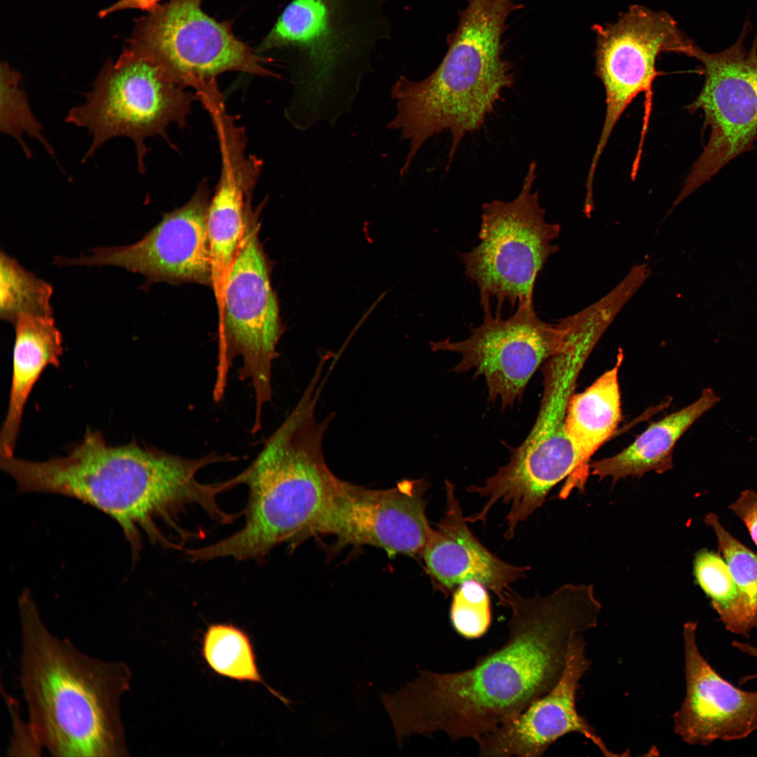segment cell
<instances>
[{
  "label": "cell",
  "mask_w": 757,
  "mask_h": 757,
  "mask_svg": "<svg viewBox=\"0 0 757 757\" xmlns=\"http://www.w3.org/2000/svg\"><path fill=\"white\" fill-rule=\"evenodd\" d=\"M508 637L500 648L455 672L421 670L393 695H384L399 742L437 732L477 742L547 693L561 677L570 642L596 627L601 604L592 585L565 584L547 596L510 588Z\"/></svg>",
  "instance_id": "1"
},
{
  "label": "cell",
  "mask_w": 757,
  "mask_h": 757,
  "mask_svg": "<svg viewBox=\"0 0 757 757\" xmlns=\"http://www.w3.org/2000/svg\"><path fill=\"white\" fill-rule=\"evenodd\" d=\"M233 456L212 452L196 458L169 453L132 442L110 446L100 432L88 431L64 456L32 461L2 458L1 469L19 492H39L79 500L103 512L120 526L133 560L139 557L143 538L163 549L179 550L195 532L185 529L180 516L191 507L201 509L221 525L233 514L224 510L219 496L236 487L234 479L203 483V468L231 462Z\"/></svg>",
  "instance_id": "2"
},
{
  "label": "cell",
  "mask_w": 757,
  "mask_h": 757,
  "mask_svg": "<svg viewBox=\"0 0 757 757\" xmlns=\"http://www.w3.org/2000/svg\"><path fill=\"white\" fill-rule=\"evenodd\" d=\"M18 607L21 686L42 747L55 756H128L120 704L130 690L128 666L89 656L53 634L27 589Z\"/></svg>",
  "instance_id": "3"
},
{
  "label": "cell",
  "mask_w": 757,
  "mask_h": 757,
  "mask_svg": "<svg viewBox=\"0 0 757 757\" xmlns=\"http://www.w3.org/2000/svg\"><path fill=\"white\" fill-rule=\"evenodd\" d=\"M322 381L313 376L295 407L241 474L248 488L244 526L210 545L186 549L191 562L221 558L264 562L276 546H291L309 533L341 479L329 469L322 439L332 415L315 408Z\"/></svg>",
  "instance_id": "4"
},
{
  "label": "cell",
  "mask_w": 757,
  "mask_h": 757,
  "mask_svg": "<svg viewBox=\"0 0 757 757\" xmlns=\"http://www.w3.org/2000/svg\"><path fill=\"white\" fill-rule=\"evenodd\" d=\"M524 6L514 0H468L437 68L419 81L402 76L393 86L397 113L388 128L399 130L409 142L401 174L408 172L426 141L444 131L451 136L448 169L465 135L483 127L502 92L514 85L503 39L510 15Z\"/></svg>",
  "instance_id": "5"
},
{
  "label": "cell",
  "mask_w": 757,
  "mask_h": 757,
  "mask_svg": "<svg viewBox=\"0 0 757 757\" xmlns=\"http://www.w3.org/2000/svg\"><path fill=\"white\" fill-rule=\"evenodd\" d=\"M161 63L125 46L116 61L108 60L85 101L71 107L68 123L88 130L91 143L83 163L112 138H129L135 146L139 172L145 171L146 140L166 136L172 124L184 127L198 97Z\"/></svg>",
  "instance_id": "6"
},
{
  "label": "cell",
  "mask_w": 757,
  "mask_h": 757,
  "mask_svg": "<svg viewBox=\"0 0 757 757\" xmlns=\"http://www.w3.org/2000/svg\"><path fill=\"white\" fill-rule=\"evenodd\" d=\"M543 375L540 409L525 440L513 450L509 462L482 486L467 488L468 492L487 499L474 514L476 521L486 522L491 508L498 501L510 505L505 517L507 540L512 539L519 524L543 505L555 485L568 477L584 488L590 470L582 464L566 429L568 406L579 371L569 364L555 362L543 367Z\"/></svg>",
  "instance_id": "7"
},
{
  "label": "cell",
  "mask_w": 757,
  "mask_h": 757,
  "mask_svg": "<svg viewBox=\"0 0 757 757\" xmlns=\"http://www.w3.org/2000/svg\"><path fill=\"white\" fill-rule=\"evenodd\" d=\"M537 164L528 168L517 196L511 201L492 200L482 205L479 243L459 254L464 274L478 287L484 311L500 314L504 303L512 307L533 305L537 277L558 250L552 242L561 226L545 219L538 191L532 189Z\"/></svg>",
  "instance_id": "8"
},
{
  "label": "cell",
  "mask_w": 757,
  "mask_h": 757,
  "mask_svg": "<svg viewBox=\"0 0 757 757\" xmlns=\"http://www.w3.org/2000/svg\"><path fill=\"white\" fill-rule=\"evenodd\" d=\"M270 272L259 238L257 214L252 212L219 307V351L213 396L216 401L223 397L229 369L234 359L240 357L239 378L250 381L254 393V433L261 429L264 407L271 400L272 365L284 332Z\"/></svg>",
  "instance_id": "9"
},
{
  "label": "cell",
  "mask_w": 757,
  "mask_h": 757,
  "mask_svg": "<svg viewBox=\"0 0 757 757\" xmlns=\"http://www.w3.org/2000/svg\"><path fill=\"white\" fill-rule=\"evenodd\" d=\"M383 18L375 0H292L259 50L296 51V98L311 109L338 78L363 64L381 34H388Z\"/></svg>",
  "instance_id": "10"
},
{
  "label": "cell",
  "mask_w": 757,
  "mask_h": 757,
  "mask_svg": "<svg viewBox=\"0 0 757 757\" xmlns=\"http://www.w3.org/2000/svg\"><path fill=\"white\" fill-rule=\"evenodd\" d=\"M592 29L596 35L595 74L606 95L604 121L589 169L594 173L615 126L641 93L645 94L639 143L643 146L651 113L653 84L662 74L656 68L660 54L671 52L690 57L696 45L669 13L637 4L621 13L616 22L594 24Z\"/></svg>",
  "instance_id": "11"
},
{
  "label": "cell",
  "mask_w": 757,
  "mask_h": 757,
  "mask_svg": "<svg viewBox=\"0 0 757 757\" xmlns=\"http://www.w3.org/2000/svg\"><path fill=\"white\" fill-rule=\"evenodd\" d=\"M203 0H168L136 20L126 46L156 59L196 92L232 71L276 76L259 55L202 9Z\"/></svg>",
  "instance_id": "12"
},
{
  "label": "cell",
  "mask_w": 757,
  "mask_h": 757,
  "mask_svg": "<svg viewBox=\"0 0 757 757\" xmlns=\"http://www.w3.org/2000/svg\"><path fill=\"white\" fill-rule=\"evenodd\" d=\"M751 28L746 20L738 39L728 48L711 53L695 46L690 56L702 63L704 82L686 108L690 113L702 111V129L709 128L710 133L673 207L751 150L757 139V32L749 50L744 46Z\"/></svg>",
  "instance_id": "13"
},
{
  "label": "cell",
  "mask_w": 757,
  "mask_h": 757,
  "mask_svg": "<svg viewBox=\"0 0 757 757\" xmlns=\"http://www.w3.org/2000/svg\"><path fill=\"white\" fill-rule=\"evenodd\" d=\"M568 332L567 317L550 323L539 318L533 305H519L507 318L484 311L468 338L432 342L431 348L459 354L453 371L473 369L475 376H483L489 400L500 399L505 409L521 398L536 370L564 348Z\"/></svg>",
  "instance_id": "14"
},
{
  "label": "cell",
  "mask_w": 757,
  "mask_h": 757,
  "mask_svg": "<svg viewBox=\"0 0 757 757\" xmlns=\"http://www.w3.org/2000/svg\"><path fill=\"white\" fill-rule=\"evenodd\" d=\"M211 200L207 179L189 200L166 213L139 241L125 246L100 247L78 258L56 257L53 264L113 266L146 277L148 283L193 282L212 288V265L207 230Z\"/></svg>",
  "instance_id": "15"
},
{
  "label": "cell",
  "mask_w": 757,
  "mask_h": 757,
  "mask_svg": "<svg viewBox=\"0 0 757 757\" xmlns=\"http://www.w3.org/2000/svg\"><path fill=\"white\" fill-rule=\"evenodd\" d=\"M428 488L423 479L403 480L381 490L341 480L309 535L332 534L341 544L421 557L432 528L425 512Z\"/></svg>",
  "instance_id": "16"
},
{
  "label": "cell",
  "mask_w": 757,
  "mask_h": 757,
  "mask_svg": "<svg viewBox=\"0 0 757 757\" xmlns=\"http://www.w3.org/2000/svg\"><path fill=\"white\" fill-rule=\"evenodd\" d=\"M590 664L583 635L575 634L570 642L566 666L557 683L518 715L478 740V755L540 757L560 737L577 732L590 740L603 756H622L608 748L577 710L580 681Z\"/></svg>",
  "instance_id": "17"
},
{
  "label": "cell",
  "mask_w": 757,
  "mask_h": 757,
  "mask_svg": "<svg viewBox=\"0 0 757 757\" xmlns=\"http://www.w3.org/2000/svg\"><path fill=\"white\" fill-rule=\"evenodd\" d=\"M697 622L683 628L686 693L674 714L675 733L687 744L747 737L757 730V691H745L721 676L701 654Z\"/></svg>",
  "instance_id": "18"
},
{
  "label": "cell",
  "mask_w": 757,
  "mask_h": 757,
  "mask_svg": "<svg viewBox=\"0 0 757 757\" xmlns=\"http://www.w3.org/2000/svg\"><path fill=\"white\" fill-rule=\"evenodd\" d=\"M214 130L221 166L208 208L207 230L212 257V289L219 307L229 272L253 212L251 198L262 163L256 156L247 155L244 130L233 119L218 121Z\"/></svg>",
  "instance_id": "19"
},
{
  "label": "cell",
  "mask_w": 757,
  "mask_h": 757,
  "mask_svg": "<svg viewBox=\"0 0 757 757\" xmlns=\"http://www.w3.org/2000/svg\"><path fill=\"white\" fill-rule=\"evenodd\" d=\"M445 492L444 517L432 528L421 556L433 587L448 596L474 580L494 592L501 606L510 584L525 578L531 567L511 565L486 548L469 529L454 485L447 480Z\"/></svg>",
  "instance_id": "20"
},
{
  "label": "cell",
  "mask_w": 757,
  "mask_h": 757,
  "mask_svg": "<svg viewBox=\"0 0 757 757\" xmlns=\"http://www.w3.org/2000/svg\"><path fill=\"white\" fill-rule=\"evenodd\" d=\"M15 337L8 407L0 434L1 457L13 456L25 406L48 365L58 367L62 336L53 315L21 314L13 325Z\"/></svg>",
  "instance_id": "21"
},
{
  "label": "cell",
  "mask_w": 757,
  "mask_h": 757,
  "mask_svg": "<svg viewBox=\"0 0 757 757\" xmlns=\"http://www.w3.org/2000/svg\"><path fill=\"white\" fill-rule=\"evenodd\" d=\"M711 388L688 406L651 423L635 440L618 453L589 463L599 479L612 477L613 484L627 477H641L648 472L664 473L673 468L676 444L690 426L720 402Z\"/></svg>",
  "instance_id": "22"
},
{
  "label": "cell",
  "mask_w": 757,
  "mask_h": 757,
  "mask_svg": "<svg viewBox=\"0 0 757 757\" xmlns=\"http://www.w3.org/2000/svg\"><path fill=\"white\" fill-rule=\"evenodd\" d=\"M623 353L615 365L583 392L574 393L567 409L566 429L582 464L589 468L592 455L615 432L622 420L619 370Z\"/></svg>",
  "instance_id": "23"
},
{
  "label": "cell",
  "mask_w": 757,
  "mask_h": 757,
  "mask_svg": "<svg viewBox=\"0 0 757 757\" xmlns=\"http://www.w3.org/2000/svg\"><path fill=\"white\" fill-rule=\"evenodd\" d=\"M693 574L725 628L747 636L757 625L749 600L739 589L722 556L702 549L695 555Z\"/></svg>",
  "instance_id": "24"
},
{
  "label": "cell",
  "mask_w": 757,
  "mask_h": 757,
  "mask_svg": "<svg viewBox=\"0 0 757 757\" xmlns=\"http://www.w3.org/2000/svg\"><path fill=\"white\" fill-rule=\"evenodd\" d=\"M201 652L209 667L219 676L240 682L260 683L287 703L264 682L252 640L243 629L231 623L210 625L203 634Z\"/></svg>",
  "instance_id": "25"
},
{
  "label": "cell",
  "mask_w": 757,
  "mask_h": 757,
  "mask_svg": "<svg viewBox=\"0 0 757 757\" xmlns=\"http://www.w3.org/2000/svg\"><path fill=\"white\" fill-rule=\"evenodd\" d=\"M53 288L25 269L16 259L0 253V318L15 324L21 314L53 315Z\"/></svg>",
  "instance_id": "26"
},
{
  "label": "cell",
  "mask_w": 757,
  "mask_h": 757,
  "mask_svg": "<svg viewBox=\"0 0 757 757\" xmlns=\"http://www.w3.org/2000/svg\"><path fill=\"white\" fill-rule=\"evenodd\" d=\"M21 76L6 62L0 67V130L13 137L21 146L26 157L32 151L24 137L37 139L52 156L54 150L43 135V127L34 115L28 97L20 86Z\"/></svg>",
  "instance_id": "27"
},
{
  "label": "cell",
  "mask_w": 757,
  "mask_h": 757,
  "mask_svg": "<svg viewBox=\"0 0 757 757\" xmlns=\"http://www.w3.org/2000/svg\"><path fill=\"white\" fill-rule=\"evenodd\" d=\"M716 538L718 553L725 561L739 589L749 600L757 625V554L735 538L714 512L704 517Z\"/></svg>",
  "instance_id": "28"
},
{
  "label": "cell",
  "mask_w": 757,
  "mask_h": 757,
  "mask_svg": "<svg viewBox=\"0 0 757 757\" xmlns=\"http://www.w3.org/2000/svg\"><path fill=\"white\" fill-rule=\"evenodd\" d=\"M487 589L472 580L461 584L451 594V624L455 632L466 639H479L490 627L492 611Z\"/></svg>",
  "instance_id": "29"
},
{
  "label": "cell",
  "mask_w": 757,
  "mask_h": 757,
  "mask_svg": "<svg viewBox=\"0 0 757 757\" xmlns=\"http://www.w3.org/2000/svg\"><path fill=\"white\" fill-rule=\"evenodd\" d=\"M11 713L12 722L14 729V736L11 740L10 748L11 755H27L38 756L41 749V744L30 723H23L20 718L15 703L11 697L7 696Z\"/></svg>",
  "instance_id": "30"
},
{
  "label": "cell",
  "mask_w": 757,
  "mask_h": 757,
  "mask_svg": "<svg viewBox=\"0 0 757 757\" xmlns=\"http://www.w3.org/2000/svg\"><path fill=\"white\" fill-rule=\"evenodd\" d=\"M729 509L745 525L757 547V491L749 489L742 491Z\"/></svg>",
  "instance_id": "31"
},
{
  "label": "cell",
  "mask_w": 757,
  "mask_h": 757,
  "mask_svg": "<svg viewBox=\"0 0 757 757\" xmlns=\"http://www.w3.org/2000/svg\"><path fill=\"white\" fill-rule=\"evenodd\" d=\"M162 0H119L101 10L98 15L104 18L114 12L127 9H140L150 12L157 8Z\"/></svg>",
  "instance_id": "32"
}]
</instances>
